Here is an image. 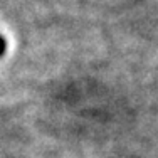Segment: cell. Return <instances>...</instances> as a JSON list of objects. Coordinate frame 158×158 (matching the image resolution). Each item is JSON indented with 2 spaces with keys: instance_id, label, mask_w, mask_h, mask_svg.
<instances>
[{
  "instance_id": "1",
  "label": "cell",
  "mask_w": 158,
  "mask_h": 158,
  "mask_svg": "<svg viewBox=\"0 0 158 158\" xmlns=\"http://www.w3.org/2000/svg\"><path fill=\"white\" fill-rule=\"evenodd\" d=\"M5 51H7V40L3 39L2 35H0V57L5 54Z\"/></svg>"
}]
</instances>
